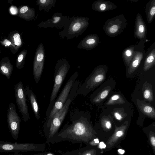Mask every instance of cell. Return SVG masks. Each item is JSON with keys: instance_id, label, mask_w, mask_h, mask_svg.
<instances>
[{"instance_id": "1", "label": "cell", "mask_w": 155, "mask_h": 155, "mask_svg": "<svg viewBox=\"0 0 155 155\" xmlns=\"http://www.w3.org/2000/svg\"><path fill=\"white\" fill-rule=\"evenodd\" d=\"M85 113H76L71 115L72 123L58 136L69 140L88 143L95 137L93 129Z\"/></svg>"}, {"instance_id": "2", "label": "cell", "mask_w": 155, "mask_h": 155, "mask_svg": "<svg viewBox=\"0 0 155 155\" xmlns=\"http://www.w3.org/2000/svg\"><path fill=\"white\" fill-rule=\"evenodd\" d=\"M70 68L65 58H59L56 64L54 74V85L50 97V104L46 114L48 117L54 106L57 95Z\"/></svg>"}, {"instance_id": "3", "label": "cell", "mask_w": 155, "mask_h": 155, "mask_svg": "<svg viewBox=\"0 0 155 155\" xmlns=\"http://www.w3.org/2000/svg\"><path fill=\"white\" fill-rule=\"evenodd\" d=\"M90 18L82 16L70 17L63 30L58 34L63 39L69 40L82 35L89 25Z\"/></svg>"}, {"instance_id": "4", "label": "cell", "mask_w": 155, "mask_h": 155, "mask_svg": "<svg viewBox=\"0 0 155 155\" xmlns=\"http://www.w3.org/2000/svg\"><path fill=\"white\" fill-rule=\"evenodd\" d=\"M107 69L106 65L97 66L86 78L81 87L78 88L77 93L85 96L95 89L104 80Z\"/></svg>"}, {"instance_id": "5", "label": "cell", "mask_w": 155, "mask_h": 155, "mask_svg": "<svg viewBox=\"0 0 155 155\" xmlns=\"http://www.w3.org/2000/svg\"><path fill=\"white\" fill-rule=\"evenodd\" d=\"M78 75V74L76 72L71 77L55 100L52 108L47 118L48 126L49 127L53 116L62 107L69 97Z\"/></svg>"}, {"instance_id": "6", "label": "cell", "mask_w": 155, "mask_h": 155, "mask_svg": "<svg viewBox=\"0 0 155 155\" xmlns=\"http://www.w3.org/2000/svg\"><path fill=\"white\" fill-rule=\"evenodd\" d=\"M127 25V19L123 14L117 15L108 19L103 26L105 34L114 37L122 33Z\"/></svg>"}, {"instance_id": "7", "label": "cell", "mask_w": 155, "mask_h": 155, "mask_svg": "<svg viewBox=\"0 0 155 155\" xmlns=\"http://www.w3.org/2000/svg\"><path fill=\"white\" fill-rule=\"evenodd\" d=\"M16 101L23 120L26 122L30 119L27 103L25 89L22 83L20 81L17 83L14 87Z\"/></svg>"}, {"instance_id": "8", "label": "cell", "mask_w": 155, "mask_h": 155, "mask_svg": "<svg viewBox=\"0 0 155 155\" xmlns=\"http://www.w3.org/2000/svg\"><path fill=\"white\" fill-rule=\"evenodd\" d=\"M38 144L33 143H18L0 140V152H27L38 150Z\"/></svg>"}, {"instance_id": "9", "label": "cell", "mask_w": 155, "mask_h": 155, "mask_svg": "<svg viewBox=\"0 0 155 155\" xmlns=\"http://www.w3.org/2000/svg\"><path fill=\"white\" fill-rule=\"evenodd\" d=\"M7 118L11 134L14 139L17 140L20 131L21 119L16 112L15 104L13 103L9 105Z\"/></svg>"}, {"instance_id": "10", "label": "cell", "mask_w": 155, "mask_h": 155, "mask_svg": "<svg viewBox=\"0 0 155 155\" xmlns=\"http://www.w3.org/2000/svg\"><path fill=\"white\" fill-rule=\"evenodd\" d=\"M45 58L44 45L40 44L36 50L33 65V75L35 82H39L42 73Z\"/></svg>"}, {"instance_id": "11", "label": "cell", "mask_w": 155, "mask_h": 155, "mask_svg": "<svg viewBox=\"0 0 155 155\" xmlns=\"http://www.w3.org/2000/svg\"><path fill=\"white\" fill-rule=\"evenodd\" d=\"M70 18L69 16L63 15L61 12H56L54 14L51 18L40 22L38 25V26L39 28H63Z\"/></svg>"}, {"instance_id": "12", "label": "cell", "mask_w": 155, "mask_h": 155, "mask_svg": "<svg viewBox=\"0 0 155 155\" xmlns=\"http://www.w3.org/2000/svg\"><path fill=\"white\" fill-rule=\"evenodd\" d=\"M128 121H126L119 127L115 126L113 134L109 138L106 142V147L109 148L114 147L124 136L128 126Z\"/></svg>"}, {"instance_id": "13", "label": "cell", "mask_w": 155, "mask_h": 155, "mask_svg": "<svg viewBox=\"0 0 155 155\" xmlns=\"http://www.w3.org/2000/svg\"><path fill=\"white\" fill-rule=\"evenodd\" d=\"M99 43V38L97 34H90L82 39L77 48L88 51L96 48Z\"/></svg>"}, {"instance_id": "14", "label": "cell", "mask_w": 155, "mask_h": 155, "mask_svg": "<svg viewBox=\"0 0 155 155\" xmlns=\"http://www.w3.org/2000/svg\"><path fill=\"white\" fill-rule=\"evenodd\" d=\"M147 32L146 25L139 12L137 14L135 21L134 35L135 38L139 39L146 38Z\"/></svg>"}, {"instance_id": "15", "label": "cell", "mask_w": 155, "mask_h": 155, "mask_svg": "<svg viewBox=\"0 0 155 155\" xmlns=\"http://www.w3.org/2000/svg\"><path fill=\"white\" fill-rule=\"evenodd\" d=\"M91 7L94 11L101 12L115 9L117 6L109 1L97 0L94 2Z\"/></svg>"}, {"instance_id": "16", "label": "cell", "mask_w": 155, "mask_h": 155, "mask_svg": "<svg viewBox=\"0 0 155 155\" xmlns=\"http://www.w3.org/2000/svg\"><path fill=\"white\" fill-rule=\"evenodd\" d=\"M26 96L28 97L35 117L38 120L40 117L39 108L36 97L32 90L28 86L25 88Z\"/></svg>"}, {"instance_id": "17", "label": "cell", "mask_w": 155, "mask_h": 155, "mask_svg": "<svg viewBox=\"0 0 155 155\" xmlns=\"http://www.w3.org/2000/svg\"><path fill=\"white\" fill-rule=\"evenodd\" d=\"M137 102L139 108L144 114L150 118H155V109L150 104L138 99H137Z\"/></svg>"}, {"instance_id": "18", "label": "cell", "mask_w": 155, "mask_h": 155, "mask_svg": "<svg viewBox=\"0 0 155 155\" xmlns=\"http://www.w3.org/2000/svg\"><path fill=\"white\" fill-rule=\"evenodd\" d=\"M143 53L140 51H135L134 55L128 67V73L132 74L139 67L143 58Z\"/></svg>"}, {"instance_id": "19", "label": "cell", "mask_w": 155, "mask_h": 155, "mask_svg": "<svg viewBox=\"0 0 155 155\" xmlns=\"http://www.w3.org/2000/svg\"><path fill=\"white\" fill-rule=\"evenodd\" d=\"M145 12L148 24L150 23L154 19L155 16V0H150L147 3Z\"/></svg>"}, {"instance_id": "20", "label": "cell", "mask_w": 155, "mask_h": 155, "mask_svg": "<svg viewBox=\"0 0 155 155\" xmlns=\"http://www.w3.org/2000/svg\"><path fill=\"white\" fill-rule=\"evenodd\" d=\"M135 46H129L125 49L122 53V57L125 64L129 67L134 55Z\"/></svg>"}, {"instance_id": "21", "label": "cell", "mask_w": 155, "mask_h": 155, "mask_svg": "<svg viewBox=\"0 0 155 155\" xmlns=\"http://www.w3.org/2000/svg\"><path fill=\"white\" fill-rule=\"evenodd\" d=\"M155 48L154 47L148 54L143 64V70L146 71L155 65Z\"/></svg>"}, {"instance_id": "22", "label": "cell", "mask_w": 155, "mask_h": 155, "mask_svg": "<svg viewBox=\"0 0 155 155\" xmlns=\"http://www.w3.org/2000/svg\"><path fill=\"white\" fill-rule=\"evenodd\" d=\"M56 2V0H38L36 4L38 5L40 11L44 10L48 12L52 8L54 7Z\"/></svg>"}, {"instance_id": "23", "label": "cell", "mask_w": 155, "mask_h": 155, "mask_svg": "<svg viewBox=\"0 0 155 155\" xmlns=\"http://www.w3.org/2000/svg\"><path fill=\"white\" fill-rule=\"evenodd\" d=\"M111 88L109 86L105 87L91 99L92 103H98L103 101L108 96Z\"/></svg>"}, {"instance_id": "24", "label": "cell", "mask_w": 155, "mask_h": 155, "mask_svg": "<svg viewBox=\"0 0 155 155\" xmlns=\"http://www.w3.org/2000/svg\"><path fill=\"white\" fill-rule=\"evenodd\" d=\"M125 103L123 97L119 94H116L111 96L106 103L108 105L122 104Z\"/></svg>"}, {"instance_id": "25", "label": "cell", "mask_w": 155, "mask_h": 155, "mask_svg": "<svg viewBox=\"0 0 155 155\" xmlns=\"http://www.w3.org/2000/svg\"><path fill=\"white\" fill-rule=\"evenodd\" d=\"M13 68L9 63H5L0 65V71L7 78L9 79L12 71Z\"/></svg>"}, {"instance_id": "26", "label": "cell", "mask_w": 155, "mask_h": 155, "mask_svg": "<svg viewBox=\"0 0 155 155\" xmlns=\"http://www.w3.org/2000/svg\"><path fill=\"white\" fill-rule=\"evenodd\" d=\"M143 95L145 99L150 102L153 100V92L150 86L144 84L143 87Z\"/></svg>"}, {"instance_id": "27", "label": "cell", "mask_w": 155, "mask_h": 155, "mask_svg": "<svg viewBox=\"0 0 155 155\" xmlns=\"http://www.w3.org/2000/svg\"><path fill=\"white\" fill-rule=\"evenodd\" d=\"M101 124L102 128L105 131H108L112 127L111 121L108 117H103L101 120Z\"/></svg>"}, {"instance_id": "28", "label": "cell", "mask_w": 155, "mask_h": 155, "mask_svg": "<svg viewBox=\"0 0 155 155\" xmlns=\"http://www.w3.org/2000/svg\"><path fill=\"white\" fill-rule=\"evenodd\" d=\"M149 138L150 145L152 148L153 152L155 153V133L154 132H150L149 135Z\"/></svg>"}, {"instance_id": "29", "label": "cell", "mask_w": 155, "mask_h": 155, "mask_svg": "<svg viewBox=\"0 0 155 155\" xmlns=\"http://www.w3.org/2000/svg\"><path fill=\"white\" fill-rule=\"evenodd\" d=\"M13 38L15 44L17 46H20L22 42L20 35L16 33L14 35Z\"/></svg>"}, {"instance_id": "30", "label": "cell", "mask_w": 155, "mask_h": 155, "mask_svg": "<svg viewBox=\"0 0 155 155\" xmlns=\"http://www.w3.org/2000/svg\"><path fill=\"white\" fill-rule=\"evenodd\" d=\"M113 115L116 119L118 120H123L124 116L123 113L119 111H115L113 113Z\"/></svg>"}, {"instance_id": "31", "label": "cell", "mask_w": 155, "mask_h": 155, "mask_svg": "<svg viewBox=\"0 0 155 155\" xmlns=\"http://www.w3.org/2000/svg\"><path fill=\"white\" fill-rule=\"evenodd\" d=\"M81 155H96V150L94 149L88 150L85 151Z\"/></svg>"}, {"instance_id": "32", "label": "cell", "mask_w": 155, "mask_h": 155, "mask_svg": "<svg viewBox=\"0 0 155 155\" xmlns=\"http://www.w3.org/2000/svg\"><path fill=\"white\" fill-rule=\"evenodd\" d=\"M10 11L11 13L13 15H16L17 13L18 10L16 7L12 6L10 8Z\"/></svg>"}, {"instance_id": "33", "label": "cell", "mask_w": 155, "mask_h": 155, "mask_svg": "<svg viewBox=\"0 0 155 155\" xmlns=\"http://www.w3.org/2000/svg\"><path fill=\"white\" fill-rule=\"evenodd\" d=\"M4 43L7 46H9L11 44V42L7 39H5L4 41Z\"/></svg>"}, {"instance_id": "34", "label": "cell", "mask_w": 155, "mask_h": 155, "mask_svg": "<svg viewBox=\"0 0 155 155\" xmlns=\"http://www.w3.org/2000/svg\"><path fill=\"white\" fill-rule=\"evenodd\" d=\"M19 152H15L13 154H7V155H3L0 154V155H24L21 153H19Z\"/></svg>"}, {"instance_id": "35", "label": "cell", "mask_w": 155, "mask_h": 155, "mask_svg": "<svg viewBox=\"0 0 155 155\" xmlns=\"http://www.w3.org/2000/svg\"><path fill=\"white\" fill-rule=\"evenodd\" d=\"M34 155H54L52 153H48L42 154H40Z\"/></svg>"}, {"instance_id": "36", "label": "cell", "mask_w": 155, "mask_h": 155, "mask_svg": "<svg viewBox=\"0 0 155 155\" xmlns=\"http://www.w3.org/2000/svg\"></svg>"}]
</instances>
